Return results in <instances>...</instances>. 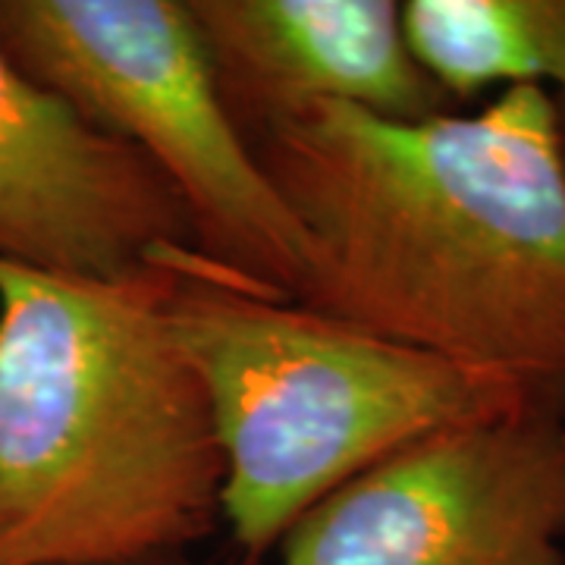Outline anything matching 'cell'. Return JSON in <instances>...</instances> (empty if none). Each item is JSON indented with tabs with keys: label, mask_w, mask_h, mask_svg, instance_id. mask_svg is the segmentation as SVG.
Wrapping results in <instances>:
<instances>
[{
	"label": "cell",
	"mask_w": 565,
	"mask_h": 565,
	"mask_svg": "<svg viewBox=\"0 0 565 565\" xmlns=\"http://www.w3.org/2000/svg\"><path fill=\"white\" fill-rule=\"evenodd\" d=\"M556 117H559V139H563V154H565V92H556Z\"/></svg>",
	"instance_id": "cell-9"
},
{
	"label": "cell",
	"mask_w": 565,
	"mask_h": 565,
	"mask_svg": "<svg viewBox=\"0 0 565 565\" xmlns=\"http://www.w3.org/2000/svg\"><path fill=\"white\" fill-rule=\"evenodd\" d=\"M167 318L214 412L223 522L248 563L399 446L546 408L503 377L226 280L202 255L182 262Z\"/></svg>",
	"instance_id": "cell-3"
},
{
	"label": "cell",
	"mask_w": 565,
	"mask_h": 565,
	"mask_svg": "<svg viewBox=\"0 0 565 565\" xmlns=\"http://www.w3.org/2000/svg\"><path fill=\"white\" fill-rule=\"evenodd\" d=\"M408 54L452 102L490 85L565 92V0H408Z\"/></svg>",
	"instance_id": "cell-8"
},
{
	"label": "cell",
	"mask_w": 565,
	"mask_h": 565,
	"mask_svg": "<svg viewBox=\"0 0 565 565\" xmlns=\"http://www.w3.org/2000/svg\"><path fill=\"white\" fill-rule=\"evenodd\" d=\"M0 47L170 182L204 262L296 302L302 226L230 117L189 0H0Z\"/></svg>",
	"instance_id": "cell-4"
},
{
	"label": "cell",
	"mask_w": 565,
	"mask_h": 565,
	"mask_svg": "<svg viewBox=\"0 0 565 565\" xmlns=\"http://www.w3.org/2000/svg\"><path fill=\"white\" fill-rule=\"evenodd\" d=\"M565 415L525 408L399 446L311 505L274 565H565Z\"/></svg>",
	"instance_id": "cell-5"
},
{
	"label": "cell",
	"mask_w": 565,
	"mask_h": 565,
	"mask_svg": "<svg viewBox=\"0 0 565 565\" xmlns=\"http://www.w3.org/2000/svg\"><path fill=\"white\" fill-rule=\"evenodd\" d=\"M299 221L296 302L565 415V154L553 88L390 120L321 104L252 141Z\"/></svg>",
	"instance_id": "cell-1"
},
{
	"label": "cell",
	"mask_w": 565,
	"mask_h": 565,
	"mask_svg": "<svg viewBox=\"0 0 565 565\" xmlns=\"http://www.w3.org/2000/svg\"><path fill=\"white\" fill-rule=\"evenodd\" d=\"M122 277L0 258V565L189 556L223 522V449L167 318L182 262Z\"/></svg>",
	"instance_id": "cell-2"
},
{
	"label": "cell",
	"mask_w": 565,
	"mask_h": 565,
	"mask_svg": "<svg viewBox=\"0 0 565 565\" xmlns=\"http://www.w3.org/2000/svg\"><path fill=\"white\" fill-rule=\"evenodd\" d=\"M163 252H199L170 182L0 47V258L122 277Z\"/></svg>",
	"instance_id": "cell-6"
},
{
	"label": "cell",
	"mask_w": 565,
	"mask_h": 565,
	"mask_svg": "<svg viewBox=\"0 0 565 565\" xmlns=\"http://www.w3.org/2000/svg\"><path fill=\"white\" fill-rule=\"evenodd\" d=\"M230 117L255 141L321 104L390 120L452 114L408 54L393 0H189Z\"/></svg>",
	"instance_id": "cell-7"
},
{
	"label": "cell",
	"mask_w": 565,
	"mask_h": 565,
	"mask_svg": "<svg viewBox=\"0 0 565 565\" xmlns=\"http://www.w3.org/2000/svg\"><path fill=\"white\" fill-rule=\"evenodd\" d=\"M132 565H199V563H192L189 556H163V559H148V563H132Z\"/></svg>",
	"instance_id": "cell-10"
}]
</instances>
